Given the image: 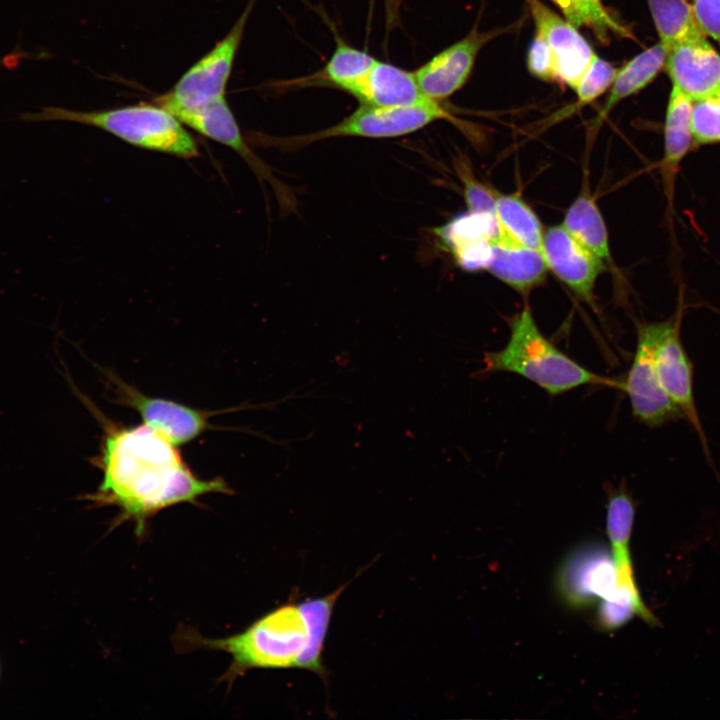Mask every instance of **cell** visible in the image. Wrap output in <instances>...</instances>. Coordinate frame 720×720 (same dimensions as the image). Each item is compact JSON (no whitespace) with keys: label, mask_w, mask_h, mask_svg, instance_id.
I'll return each instance as SVG.
<instances>
[{"label":"cell","mask_w":720,"mask_h":720,"mask_svg":"<svg viewBox=\"0 0 720 720\" xmlns=\"http://www.w3.org/2000/svg\"><path fill=\"white\" fill-rule=\"evenodd\" d=\"M634 517L635 503L629 492L625 488L612 491L606 507V530L620 588L637 586L630 552Z\"/></svg>","instance_id":"44dd1931"},{"label":"cell","mask_w":720,"mask_h":720,"mask_svg":"<svg viewBox=\"0 0 720 720\" xmlns=\"http://www.w3.org/2000/svg\"><path fill=\"white\" fill-rule=\"evenodd\" d=\"M666 321L643 323L637 329V343L632 364L622 383L633 416L649 427H659L683 419L680 410L660 385L655 368L657 345L670 326Z\"/></svg>","instance_id":"52a82bcc"},{"label":"cell","mask_w":720,"mask_h":720,"mask_svg":"<svg viewBox=\"0 0 720 720\" xmlns=\"http://www.w3.org/2000/svg\"><path fill=\"white\" fill-rule=\"evenodd\" d=\"M256 1H249L229 33L191 66L172 89L156 97V104L175 115L225 96L234 59Z\"/></svg>","instance_id":"8992f818"},{"label":"cell","mask_w":720,"mask_h":720,"mask_svg":"<svg viewBox=\"0 0 720 720\" xmlns=\"http://www.w3.org/2000/svg\"><path fill=\"white\" fill-rule=\"evenodd\" d=\"M659 38L666 49L700 32L688 0H647Z\"/></svg>","instance_id":"d4e9b609"},{"label":"cell","mask_w":720,"mask_h":720,"mask_svg":"<svg viewBox=\"0 0 720 720\" xmlns=\"http://www.w3.org/2000/svg\"><path fill=\"white\" fill-rule=\"evenodd\" d=\"M690 3L699 31L720 47V0H691Z\"/></svg>","instance_id":"1f68e13d"},{"label":"cell","mask_w":720,"mask_h":720,"mask_svg":"<svg viewBox=\"0 0 720 720\" xmlns=\"http://www.w3.org/2000/svg\"><path fill=\"white\" fill-rule=\"evenodd\" d=\"M26 121H66L93 126L135 147L190 159L199 155L195 139L172 113L158 104L138 103L109 110L76 111L45 107Z\"/></svg>","instance_id":"277c9868"},{"label":"cell","mask_w":720,"mask_h":720,"mask_svg":"<svg viewBox=\"0 0 720 720\" xmlns=\"http://www.w3.org/2000/svg\"><path fill=\"white\" fill-rule=\"evenodd\" d=\"M542 254L548 270L580 300L595 309L594 287L606 263L577 241L562 224L545 230Z\"/></svg>","instance_id":"8fae6325"},{"label":"cell","mask_w":720,"mask_h":720,"mask_svg":"<svg viewBox=\"0 0 720 720\" xmlns=\"http://www.w3.org/2000/svg\"><path fill=\"white\" fill-rule=\"evenodd\" d=\"M556 586L561 599L573 608L614 598L617 572L611 550L601 543L577 547L561 564Z\"/></svg>","instance_id":"ba28073f"},{"label":"cell","mask_w":720,"mask_h":720,"mask_svg":"<svg viewBox=\"0 0 720 720\" xmlns=\"http://www.w3.org/2000/svg\"><path fill=\"white\" fill-rule=\"evenodd\" d=\"M486 271L527 296L545 282L549 270L540 251L500 236L493 242L492 257Z\"/></svg>","instance_id":"ac0fdd59"},{"label":"cell","mask_w":720,"mask_h":720,"mask_svg":"<svg viewBox=\"0 0 720 720\" xmlns=\"http://www.w3.org/2000/svg\"><path fill=\"white\" fill-rule=\"evenodd\" d=\"M560 9L570 23L592 29L601 41H606L610 34L632 37L629 30L612 18L602 0H563Z\"/></svg>","instance_id":"484cf974"},{"label":"cell","mask_w":720,"mask_h":720,"mask_svg":"<svg viewBox=\"0 0 720 720\" xmlns=\"http://www.w3.org/2000/svg\"><path fill=\"white\" fill-rule=\"evenodd\" d=\"M371 2H374V0H371ZM395 2L397 3L396 0H392V5H393Z\"/></svg>","instance_id":"836d02e7"},{"label":"cell","mask_w":720,"mask_h":720,"mask_svg":"<svg viewBox=\"0 0 720 720\" xmlns=\"http://www.w3.org/2000/svg\"><path fill=\"white\" fill-rule=\"evenodd\" d=\"M376 61L369 53L337 37L334 52L322 69L311 75L283 81L282 88L327 86L352 95Z\"/></svg>","instance_id":"ffe728a7"},{"label":"cell","mask_w":720,"mask_h":720,"mask_svg":"<svg viewBox=\"0 0 720 720\" xmlns=\"http://www.w3.org/2000/svg\"><path fill=\"white\" fill-rule=\"evenodd\" d=\"M115 401L135 410L143 424L175 445L190 442L209 427L210 412L163 398L150 397L116 375L108 374Z\"/></svg>","instance_id":"9c48e42d"},{"label":"cell","mask_w":720,"mask_h":720,"mask_svg":"<svg viewBox=\"0 0 720 720\" xmlns=\"http://www.w3.org/2000/svg\"><path fill=\"white\" fill-rule=\"evenodd\" d=\"M352 96L360 104L373 106H424L441 102L422 91L414 72L378 59Z\"/></svg>","instance_id":"e0dca14e"},{"label":"cell","mask_w":720,"mask_h":720,"mask_svg":"<svg viewBox=\"0 0 720 720\" xmlns=\"http://www.w3.org/2000/svg\"><path fill=\"white\" fill-rule=\"evenodd\" d=\"M527 68L530 74L540 80L557 82L554 56L545 39L538 33L529 45Z\"/></svg>","instance_id":"f546056e"},{"label":"cell","mask_w":720,"mask_h":720,"mask_svg":"<svg viewBox=\"0 0 720 720\" xmlns=\"http://www.w3.org/2000/svg\"><path fill=\"white\" fill-rule=\"evenodd\" d=\"M536 33L549 45L555 60L557 82L574 90L596 55L576 26L540 0H526Z\"/></svg>","instance_id":"5bb4252c"},{"label":"cell","mask_w":720,"mask_h":720,"mask_svg":"<svg viewBox=\"0 0 720 720\" xmlns=\"http://www.w3.org/2000/svg\"><path fill=\"white\" fill-rule=\"evenodd\" d=\"M664 69L672 87L692 101L720 94V54L701 32L671 45Z\"/></svg>","instance_id":"4fadbf2b"},{"label":"cell","mask_w":720,"mask_h":720,"mask_svg":"<svg viewBox=\"0 0 720 720\" xmlns=\"http://www.w3.org/2000/svg\"><path fill=\"white\" fill-rule=\"evenodd\" d=\"M0 677H1V666H0Z\"/></svg>","instance_id":"e575fe53"},{"label":"cell","mask_w":720,"mask_h":720,"mask_svg":"<svg viewBox=\"0 0 720 720\" xmlns=\"http://www.w3.org/2000/svg\"><path fill=\"white\" fill-rule=\"evenodd\" d=\"M691 108L692 100L671 87L664 122V151L659 166L669 209H673L675 179L681 162L694 147Z\"/></svg>","instance_id":"d6986e66"},{"label":"cell","mask_w":720,"mask_h":720,"mask_svg":"<svg viewBox=\"0 0 720 720\" xmlns=\"http://www.w3.org/2000/svg\"><path fill=\"white\" fill-rule=\"evenodd\" d=\"M583 176L581 190L568 207L561 224L577 241L609 264L612 262L609 234L591 192L586 167Z\"/></svg>","instance_id":"7402d4cb"},{"label":"cell","mask_w":720,"mask_h":720,"mask_svg":"<svg viewBox=\"0 0 720 720\" xmlns=\"http://www.w3.org/2000/svg\"><path fill=\"white\" fill-rule=\"evenodd\" d=\"M634 616L640 618L638 609L631 603L620 599L601 600L597 609L596 621L603 631H614Z\"/></svg>","instance_id":"4dcf8cb0"},{"label":"cell","mask_w":720,"mask_h":720,"mask_svg":"<svg viewBox=\"0 0 720 720\" xmlns=\"http://www.w3.org/2000/svg\"><path fill=\"white\" fill-rule=\"evenodd\" d=\"M682 309L671 323L655 351V368L661 387L697 433L706 458L711 462L707 438L694 398L693 366L681 340Z\"/></svg>","instance_id":"30bf717a"},{"label":"cell","mask_w":720,"mask_h":720,"mask_svg":"<svg viewBox=\"0 0 720 720\" xmlns=\"http://www.w3.org/2000/svg\"><path fill=\"white\" fill-rule=\"evenodd\" d=\"M458 123L441 102L418 106H373L361 104L340 122L304 135L275 137L255 134L250 138L265 146L292 151L317 141L337 137L396 138L414 133L438 120Z\"/></svg>","instance_id":"5b68a950"},{"label":"cell","mask_w":720,"mask_h":720,"mask_svg":"<svg viewBox=\"0 0 720 720\" xmlns=\"http://www.w3.org/2000/svg\"><path fill=\"white\" fill-rule=\"evenodd\" d=\"M559 8L563 2V0H552Z\"/></svg>","instance_id":"d6a6232c"},{"label":"cell","mask_w":720,"mask_h":720,"mask_svg":"<svg viewBox=\"0 0 720 720\" xmlns=\"http://www.w3.org/2000/svg\"><path fill=\"white\" fill-rule=\"evenodd\" d=\"M491 32L477 27L463 39L448 46L414 71L422 91L443 101L460 90L471 75L480 49L491 39Z\"/></svg>","instance_id":"9a60e30c"},{"label":"cell","mask_w":720,"mask_h":720,"mask_svg":"<svg viewBox=\"0 0 720 720\" xmlns=\"http://www.w3.org/2000/svg\"><path fill=\"white\" fill-rule=\"evenodd\" d=\"M667 49L658 42L637 54L620 69L610 87L608 97L594 118L591 130L598 129L611 110L627 97L645 88L664 69Z\"/></svg>","instance_id":"603a6c76"},{"label":"cell","mask_w":720,"mask_h":720,"mask_svg":"<svg viewBox=\"0 0 720 720\" xmlns=\"http://www.w3.org/2000/svg\"><path fill=\"white\" fill-rule=\"evenodd\" d=\"M174 116L182 124L201 135L233 149L260 179L270 183L282 204L291 199V194L286 186L274 176L270 167L250 149L248 142L240 132L225 96L218 97L195 108L180 111Z\"/></svg>","instance_id":"7c38bea8"},{"label":"cell","mask_w":720,"mask_h":720,"mask_svg":"<svg viewBox=\"0 0 720 720\" xmlns=\"http://www.w3.org/2000/svg\"><path fill=\"white\" fill-rule=\"evenodd\" d=\"M347 586L344 583L327 595L282 604L230 637L208 639L189 632L185 639L193 647L230 656L222 677L229 684L252 669L292 668L313 672L326 682L325 641L337 599Z\"/></svg>","instance_id":"7a4b0ae2"},{"label":"cell","mask_w":720,"mask_h":720,"mask_svg":"<svg viewBox=\"0 0 720 720\" xmlns=\"http://www.w3.org/2000/svg\"><path fill=\"white\" fill-rule=\"evenodd\" d=\"M495 213L500 236L542 253L545 230L536 212L519 194L497 192Z\"/></svg>","instance_id":"cb8c5ba5"},{"label":"cell","mask_w":720,"mask_h":720,"mask_svg":"<svg viewBox=\"0 0 720 720\" xmlns=\"http://www.w3.org/2000/svg\"><path fill=\"white\" fill-rule=\"evenodd\" d=\"M691 131L693 146L720 142V94L692 101Z\"/></svg>","instance_id":"f1b7e54d"},{"label":"cell","mask_w":720,"mask_h":720,"mask_svg":"<svg viewBox=\"0 0 720 720\" xmlns=\"http://www.w3.org/2000/svg\"><path fill=\"white\" fill-rule=\"evenodd\" d=\"M617 71L618 69L610 62L595 55L574 89L577 95L576 105L569 107L562 114L568 116L578 108L596 100L611 87Z\"/></svg>","instance_id":"4316f807"},{"label":"cell","mask_w":720,"mask_h":720,"mask_svg":"<svg viewBox=\"0 0 720 720\" xmlns=\"http://www.w3.org/2000/svg\"><path fill=\"white\" fill-rule=\"evenodd\" d=\"M485 371H504L533 382L550 395H559L583 385L622 389L623 381L596 374L570 358L540 331L529 306L510 321L506 345L484 355Z\"/></svg>","instance_id":"3957f363"},{"label":"cell","mask_w":720,"mask_h":720,"mask_svg":"<svg viewBox=\"0 0 720 720\" xmlns=\"http://www.w3.org/2000/svg\"><path fill=\"white\" fill-rule=\"evenodd\" d=\"M455 171L462 182L464 199L469 213L496 217L495 198L497 191L480 182L471 168L469 160L457 156Z\"/></svg>","instance_id":"83f0119b"},{"label":"cell","mask_w":720,"mask_h":720,"mask_svg":"<svg viewBox=\"0 0 720 720\" xmlns=\"http://www.w3.org/2000/svg\"><path fill=\"white\" fill-rule=\"evenodd\" d=\"M436 234L466 271L487 270L493 242L501 235L496 217L467 213L454 217Z\"/></svg>","instance_id":"2e32d148"},{"label":"cell","mask_w":720,"mask_h":720,"mask_svg":"<svg viewBox=\"0 0 720 720\" xmlns=\"http://www.w3.org/2000/svg\"><path fill=\"white\" fill-rule=\"evenodd\" d=\"M1 62H2V60H0V64H1Z\"/></svg>","instance_id":"d590c367"},{"label":"cell","mask_w":720,"mask_h":720,"mask_svg":"<svg viewBox=\"0 0 720 720\" xmlns=\"http://www.w3.org/2000/svg\"><path fill=\"white\" fill-rule=\"evenodd\" d=\"M97 465L103 479L94 494L82 497L95 506L113 505L120 520L132 521L138 536L161 510L196 503L211 493L230 494L223 479H200L183 462L175 444L148 427L105 423Z\"/></svg>","instance_id":"6da1fadb"}]
</instances>
